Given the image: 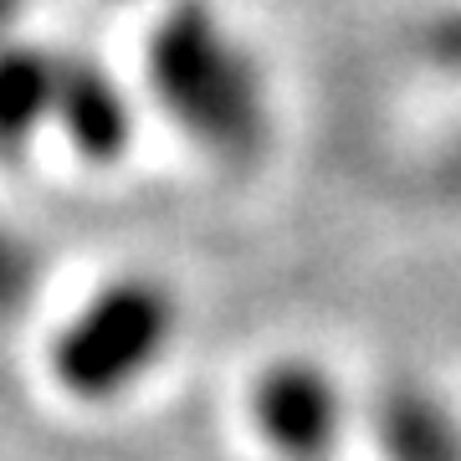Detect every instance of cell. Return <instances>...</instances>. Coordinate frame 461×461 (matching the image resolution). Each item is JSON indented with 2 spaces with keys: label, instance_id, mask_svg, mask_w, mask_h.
Masks as SVG:
<instances>
[{
  "label": "cell",
  "instance_id": "cell-1",
  "mask_svg": "<svg viewBox=\"0 0 461 461\" xmlns=\"http://www.w3.org/2000/svg\"><path fill=\"white\" fill-rule=\"evenodd\" d=\"M175 297L154 277L103 282L51 344V375L77 400H113L159 364L175 339Z\"/></svg>",
  "mask_w": 461,
  "mask_h": 461
},
{
  "label": "cell",
  "instance_id": "cell-2",
  "mask_svg": "<svg viewBox=\"0 0 461 461\" xmlns=\"http://www.w3.org/2000/svg\"><path fill=\"white\" fill-rule=\"evenodd\" d=\"M251 420L282 461H329L344 430V395L313 359H277L251 390Z\"/></svg>",
  "mask_w": 461,
  "mask_h": 461
},
{
  "label": "cell",
  "instance_id": "cell-3",
  "mask_svg": "<svg viewBox=\"0 0 461 461\" xmlns=\"http://www.w3.org/2000/svg\"><path fill=\"white\" fill-rule=\"evenodd\" d=\"M375 436L390 461H461V420L411 379L375 400Z\"/></svg>",
  "mask_w": 461,
  "mask_h": 461
},
{
  "label": "cell",
  "instance_id": "cell-4",
  "mask_svg": "<svg viewBox=\"0 0 461 461\" xmlns=\"http://www.w3.org/2000/svg\"><path fill=\"white\" fill-rule=\"evenodd\" d=\"M32 282H36V262H32V251H26V241H16L11 230L0 226V318L26 308Z\"/></svg>",
  "mask_w": 461,
  "mask_h": 461
}]
</instances>
